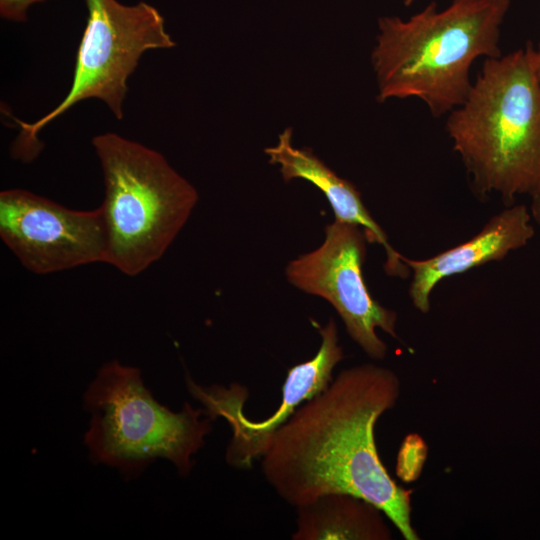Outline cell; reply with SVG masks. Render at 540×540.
I'll use <instances>...</instances> for the list:
<instances>
[{
  "label": "cell",
  "mask_w": 540,
  "mask_h": 540,
  "mask_svg": "<svg viewBox=\"0 0 540 540\" xmlns=\"http://www.w3.org/2000/svg\"><path fill=\"white\" fill-rule=\"evenodd\" d=\"M318 328L321 336L319 350L313 358L288 370L279 408L261 421H252L245 415L243 406L247 394L243 387H203L187 376L190 394L203 405L207 416L211 419L224 418L232 429L225 455L229 465L250 467L256 458L264 454L274 432L301 404L319 394L332 381L334 367L344 358L338 343L337 326L331 318L325 326Z\"/></svg>",
  "instance_id": "cell-9"
},
{
  "label": "cell",
  "mask_w": 540,
  "mask_h": 540,
  "mask_svg": "<svg viewBox=\"0 0 540 540\" xmlns=\"http://www.w3.org/2000/svg\"><path fill=\"white\" fill-rule=\"evenodd\" d=\"M85 4L88 16L67 95L33 123L15 119L21 132L13 155L24 162L32 161L41 150L38 133L80 101L99 99L122 119L127 81L142 55L176 45L160 12L144 1L125 5L118 0H85Z\"/></svg>",
  "instance_id": "cell-6"
},
{
  "label": "cell",
  "mask_w": 540,
  "mask_h": 540,
  "mask_svg": "<svg viewBox=\"0 0 540 540\" xmlns=\"http://www.w3.org/2000/svg\"><path fill=\"white\" fill-rule=\"evenodd\" d=\"M446 131L478 196L540 193V78L527 44L484 59Z\"/></svg>",
  "instance_id": "cell-3"
},
{
  "label": "cell",
  "mask_w": 540,
  "mask_h": 540,
  "mask_svg": "<svg viewBox=\"0 0 540 540\" xmlns=\"http://www.w3.org/2000/svg\"><path fill=\"white\" fill-rule=\"evenodd\" d=\"M367 242L362 227L334 220L325 227L323 243L290 261L285 274L296 288L328 301L364 352L383 359L387 345L376 329L397 338V314L376 301L365 283L362 267Z\"/></svg>",
  "instance_id": "cell-7"
},
{
  "label": "cell",
  "mask_w": 540,
  "mask_h": 540,
  "mask_svg": "<svg viewBox=\"0 0 540 540\" xmlns=\"http://www.w3.org/2000/svg\"><path fill=\"white\" fill-rule=\"evenodd\" d=\"M91 414L84 443L94 462L134 476L157 458L172 462L187 475L192 456L211 431V418L185 403L173 412L156 401L136 367L113 360L105 363L84 394Z\"/></svg>",
  "instance_id": "cell-5"
},
{
  "label": "cell",
  "mask_w": 540,
  "mask_h": 540,
  "mask_svg": "<svg viewBox=\"0 0 540 540\" xmlns=\"http://www.w3.org/2000/svg\"><path fill=\"white\" fill-rule=\"evenodd\" d=\"M92 145L103 173L100 207L105 258L136 276L167 251L187 223L199 196L158 151L119 134L96 135Z\"/></svg>",
  "instance_id": "cell-4"
},
{
  "label": "cell",
  "mask_w": 540,
  "mask_h": 540,
  "mask_svg": "<svg viewBox=\"0 0 540 540\" xmlns=\"http://www.w3.org/2000/svg\"><path fill=\"white\" fill-rule=\"evenodd\" d=\"M43 1L46 0H0V15L9 21L23 22L27 20L29 8Z\"/></svg>",
  "instance_id": "cell-13"
},
{
  "label": "cell",
  "mask_w": 540,
  "mask_h": 540,
  "mask_svg": "<svg viewBox=\"0 0 540 540\" xmlns=\"http://www.w3.org/2000/svg\"><path fill=\"white\" fill-rule=\"evenodd\" d=\"M418 0H403V4L407 7L411 6L412 4H414L415 2H417Z\"/></svg>",
  "instance_id": "cell-15"
},
{
  "label": "cell",
  "mask_w": 540,
  "mask_h": 540,
  "mask_svg": "<svg viewBox=\"0 0 540 540\" xmlns=\"http://www.w3.org/2000/svg\"><path fill=\"white\" fill-rule=\"evenodd\" d=\"M527 45L529 48L531 61L540 78V42L536 46L531 42H528Z\"/></svg>",
  "instance_id": "cell-14"
},
{
  "label": "cell",
  "mask_w": 540,
  "mask_h": 540,
  "mask_svg": "<svg viewBox=\"0 0 540 540\" xmlns=\"http://www.w3.org/2000/svg\"><path fill=\"white\" fill-rule=\"evenodd\" d=\"M510 4L451 0L439 9L433 1L408 19L381 17L371 55L377 99L417 98L434 117L460 106L473 84V63L502 55L501 26Z\"/></svg>",
  "instance_id": "cell-2"
},
{
  "label": "cell",
  "mask_w": 540,
  "mask_h": 540,
  "mask_svg": "<svg viewBox=\"0 0 540 540\" xmlns=\"http://www.w3.org/2000/svg\"><path fill=\"white\" fill-rule=\"evenodd\" d=\"M530 210L523 204L507 206L493 215L475 236L430 258L414 260L402 256L413 272L409 296L416 309L427 313L430 296L445 278L464 273L491 261L504 259L524 247L534 236Z\"/></svg>",
  "instance_id": "cell-10"
},
{
  "label": "cell",
  "mask_w": 540,
  "mask_h": 540,
  "mask_svg": "<svg viewBox=\"0 0 540 540\" xmlns=\"http://www.w3.org/2000/svg\"><path fill=\"white\" fill-rule=\"evenodd\" d=\"M0 237L20 263L50 274L104 262L105 233L100 209H69L24 189L0 193Z\"/></svg>",
  "instance_id": "cell-8"
},
{
  "label": "cell",
  "mask_w": 540,
  "mask_h": 540,
  "mask_svg": "<svg viewBox=\"0 0 540 540\" xmlns=\"http://www.w3.org/2000/svg\"><path fill=\"white\" fill-rule=\"evenodd\" d=\"M296 509L297 529L292 534L294 540L391 538L382 517L383 512L354 495L326 494Z\"/></svg>",
  "instance_id": "cell-12"
},
{
  "label": "cell",
  "mask_w": 540,
  "mask_h": 540,
  "mask_svg": "<svg viewBox=\"0 0 540 540\" xmlns=\"http://www.w3.org/2000/svg\"><path fill=\"white\" fill-rule=\"evenodd\" d=\"M399 394V379L388 368L363 364L341 371L274 432L261 456L265 479L296 508L331 493L362 498L406 540L419 539L411 525V490L391 478L374 436Z\"/></svg>",
  "instance_id": "cell-1"
},
{
  "label": "cell",
  "mask_w": 540,
  "mask_h": 540,
  "mask_svg": "<svg viewBox=\"0 0 540 540\" xmlns=\"http://www.w3.org/2000/svg\"><path fill=\"white\" fill-rule=\"evenodd\" d=\"M269 163L279 165L284 181L303 179L316 186L328 200L335 220L358 225L364 229L368 242L380 244L386 252L385 271L391 276L405 278L410 268L388 242L381 226L364 205L359 190L348 180L338 176L311 149L296 148L292 144V129L286 128L275 146L264 150Z\"/></svg>",
  "instance_id": "cell-11"
}]
</instances>
